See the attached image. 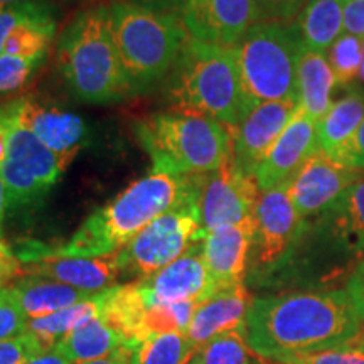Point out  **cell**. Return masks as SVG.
I'll return each instance as SVG.
<instances>
[{"instance_id": "1", "label": "cell", "mask_w": 364, "mask_h": 364, "mask_svg": "<svg viewBox=\"0 0 364 364\" xmlns=\"http://www.w3.org/2000/svg\"><path fill=\"white\" fill-rule=\"evenodd\" d=\"M364 329L346 290H294L253 299L245 336L255 356L272 364L339 348Z\"/></svg>"}, {"instance_id": "2", "label": "cell", "mask_w": 364, "mask_h": 364, "mask_svg": "<svg viewBox=\"0 0 364 364\" xmlns=\"http://www.w3.org/2000/svg\"><path fill=\"white\" fill-rule=\"evenodd\" d=\"M193 191L191 176L150 172L90 215L61 247L29 243L17 250L22 265L44 257H100L124 250L145 226L177 206Z\"/></svg>"}, {"instance_id": "3", "label": "cell", "mask_w": 364, "mask_h": 364, "mask_svg": "<svg viewBox=\"0 0 364 364\" xmlns=\"http://www.w3.org/2000/svg\"><path fill=\"white\" fill-rule=\"evenodd\" d=\"M56 49L59 73L81 102L107 105L130 97L113 43L108 6L76 14L63 31Z\"/></svg>"}, {"instance_id": "4", "label": "cell", "mask_w": 364, "mask_h": 364, "mask_svg": "<svg viewBox=\"0 0 364 364\" xmlns=\"http://www.w3.org/2000/svg\"><path fill=\"white\" fill-rule=\"evenodd\" d=\"M108 16L130 97L152 90L172 71L191 38L181 16L130 0H113Z\"/></svg>"}, {"instance_id": "5", "label": "cell", "mask_w": 364, "mask_h": 364, "mask_svg": "<svg viewBox=\"0 0 364 364\" xmlns=\"http://www.w3.org/2000/svg\"><path fill=\"white\" fill-rule=\"evenodd\" d=\"M134 132L159 174H208L233 159L230 127L199 113L159 112L136 122Z\"/></svg>"}, {"instance_id": "6", "label": "cell", "mask_w": 364, "mask_h": 364, "mask_svg": "<svg viewBox=\"0 0 364 364\" xmlns=\"http://www.w3.org/2000/svg\"><path fill=\"white\" fill-rule=\"evenodd\" d=\"M167 95L174 110L211 117L230 129L248 113L235 49L193 38L169 73Z\"/></svg>"}, {"instance_id": "7", "label": "cell", "mask_w": 364, "mask_h": 364, "mask_svg": "<svg viewBox=\"0 0 364 364\" xmlns=\"http://www.w3.org/2000/svg\"><path fill=\"white\" fill-rule=\"evenodd\" d=\"M300 48L302 39L294 22H257L235 46L248 112L267 102L299 100Z\"/></svg>"}, {"instance_id": "8", "label": "cell", "mask_w": 364, "mask_h": 364, "mask_svg": "<svg viewBox=\"0 0 364 364\" xmlns=\"http://www.w3.org/2000/svg\"><path fill=\"white\" fill-rule=\"evenodd\" d=\"M204 236L193 186L184 201L156 218L118 252L122 273L135 277L136 282L147 280L177 260L194 243L203 241Z\"/></svg>"}, {"instance_id": "9", "label": "cell", "mask_w": 364, "mask_h": 364, "mask_svg": "<svg viewBox=\"0 0 364 364\" xmlns=\"http://www.w3.org/2000/svg\"><path fill=\"white\" fill-rule=\"evenodd\" d=\"M306 220L299 216L289 196V184L263 191L255 208L252 268L265 277L289 262Z\"/></svg>"}, {"instance_id": "10", "label": "cell", "mask_w": 364, "mask_h": 364, "mask_svg": "<svg viewBox=\"0 0 364 364\" xmlns=\"http://www.w3.org/2000/svg\"><path fill=\"white\" fill-rule=\"evenodd\" d=\"M191 179L204 235L255 216L260 189L255 177L241 172L233 159L221 169Z\"/></svg>"}, {"instance_id": "11", "label": "cell", "mask_w": 364, "mask_h": 364, "mask_svg": "<svg viewBox=\"0 0 364 364\" xmlns=\"http://www.w3.org/2000/svg\"><path fill=\"white\" fill-rule=\"evenodd\" d=\"M363 172V169H354L334 161L318 149L287 182L289 196L299 216L302 220L321 216L338 201L346 189L351 188Z\"/></svg>"}, {"instance_id": "12", "label": "cell", "mask_w": 364, "mask_h": 364, "mask_svg": "<svg viewBox=\"0 0 364 364\" xmlns=\"http://www.w3.org/2000/svg\"><path fill=\"white\" fill-rule=\"evenodd\" d=\"M311 225L343 265L354 273L364 260V172Z\"/></svg>"}, {"instance_id": "13", "label": "cell", "mask_w": 364, "mask_h": 364, "mask_svg": "<svg viewBox=\"0 0 364 364\" xmlns=\"http://www.w3.org/2000/svg\"><path fill=\"white\" fill-rule=\"evenodd\" d=\"M181 19L193 39L235 48L257 24L258 14L253 0H188Z\"/></svg>"}, {"instance_id": "14", "label": "cell", "mask_w": 364, "mask_h": 364, "mask_svg": "<svg viewBox=\"0 0 364 364\" xmlns=\"http://www.w3.org/2000/svg\"><path fill=\"white\" fill-rule=\"evenodd\" d=\"M300 107V100L267 102L252 108L240 122L233 135V162L241 172L253 176L273 144L289 125Z\"/></svg>"}, {"instance_id": "15", "label": "cell", "mask_w": 364, "mask_h": 364, "mask_svg": "<svg viewBox=\"0 0 364 364\" xmlns=\"http://www.w3.org/2000/svg\"><path fill=\"white\" fill-rule=\"evenodd\" d=\"M318 149L321 145L317 124L299 107L297 113L255 172L260 193L287 184Z\"/></svg>"}, {"instance_id": "16", "label": "cell", "mask_w": 364, "mask_h": 364, "mask_svg": "<svg viewBox=\"0 0 364 364\" xmlns=\"http://www.w3.org/2000/svg\"><path fill=\"white\" fill-rule=\"evenodd\" d=\"M139 284L142 285L150 304H201L216 294V287L203 258V241L194 243L177 260Z\"/></svg>"}, {"instance_id": "17", "label": "cell", "mask_w": 364, "mask_h": 364, "mask_svg": "<svg viewBox=\"0 0 364 364\" xmlns=\"http://www.w3.org/2000/svg\"><path fill=\"white\" fill-rule=\"evenodd\" d=\"M17 118L49 150L71 164L88 140V129L76 113L56 107H44L31 97L16 100Z\"/></svg>"}, {"instance_id": "18", "label": "cell", "mask_w": 364, "mask_h": 364, "mask_svg": "<svg viewBox=\"0 0 364 364\" xmlns=\"http://www.w3.org/2000/svg\"><path fill=\"white\" fill-rule=\"evenodd\" d=\"M22 275L56 280L88 294H98L115 287L122 275L120 253L100 257H44L22 265Z\"/></svg>"}, {"instance_id": "19", "label": "cell", "mask_w": 364, "mask_h": 364, "mask_svg": "<svg viewBox=\"0 0 364 364\" xmlns=\"http://www.w3.org/2000/svg\"><path fill=\"white\" fill-rule=\"evenodd\" d=\"M255 216L238 225L209 231L203 240V258L216 292L243 284L252 253Z\"/></svg>"}, {"instance_id": "20", "label": "cell", "mask_w": 364, "mask_h": 364, "mask_svg": "<svg viewBox=\"0 0 364 364\" xmlns=\"http://www.w3.org/2000/svg\"><path fill=\"white\" fill-rule=\"evenodd\" d=\"M253 299L245 284L220 290L196 307L188 331L184 332L194 353L208 341L225 332L241 329L247 324V314Z\"/></svg>"}, {"instance_id": "21", "label": "cell", "mask_w": 364, "mask_h": 364, "mask_svg": "<svg viewBox=\"0 0 364 364\" xmlns=\"http://www.w3.org/2000/svg\"><path fill=\"white\" fill-rule=\"evenodd\" d=\"M364 120V88L348 85L317 124L318 145L327 156L343 164L349 144Z\"/></svg>"}, {"instance_id": "22", "label": "cell", "mask_w": 364, "mask_h": 364, "mask_svg": "<svg viewBox=\"0 0 364 364\" xmlns=\"http://www.w3.org/2000/svg\"><path fill=\"white\" fill-rule=\"evenodd\" d=\"M12 108V125L9 135L7 157L21 164L38 179L43 188L51 191L56 182L61 179L70 164H66L61 157H58L53 150H49L33 132L27 130L17 118L16 100L11 102Z\"/></svg>"}, {"instance_id": "23", "label": "cell", "mask_w": 364, "mask_h": 364, "mask_svg": "<svg viewBox=\"0 0 364 364\" xmlns=\"http://www.w3.org/2000/svg\"><path fill=\"white\" fill-rule=\"evenodd\" d=\"M149 307L150 302L139 282L115 285L102 292L100 317L124 338L125 346H132L147 339L144 322Z\"/></svg>"}, {"instance_id": "24", "label": "cell", "mask_w": 364, "mask_h": 364, "mask_svg": "<svg viewBox=\"0 0 364 364\" xmlns=\"http://www.w3.org/2000/svg\"><path fill=\"white\" fill-rule=\"evenodd\" d=\"M7 289L11 290L12 297L19 304L27 318L46 317L95 295L61 282L36 275H21Z\"/></svg>"}, {"instance_id": "25", "label": "cell", "mask_w": 364, "mask_h": 364, "mask_svg": "<svg viewBox=\"0 0 364 364\" xmlns=\"http://www.w3.org/2000/svg\"><path fill=\"white\" fill-rule=\"evenodd\" d=\"M336 83L334 73L329 65L326 53L302 44L297 65V86L300 108L312 118L316 124L326 117L332 105V91Z\"/></svg>"}, {"instance_id": "26", "label": "cell", "mask_w": 364, "mask_h": 364, "mask_svg": "<svg viewBox=\"0 0 364 364\" xmlns=\"http://www.w3.org/2000/svg\"><path fill=\"white\" fill-rule=\"evenodd\" d=\"M100 314H102V292L46 317L29 318L26 332H29L38 341L43 351L48 353L53 351L73 331L100 317Z\"/></svg>"}, {"instance_id": "27", "label": "cell", "mask_w": 364, "mask_h": 364, "mask_svg": "<svg viewBox=\"0 0 364 364\" xmlns=\"http://www.w3.org/2000/svg\"><path fill=\"white\" fill-rule=\"evenodd\" d=\"M294 24L304 46L327 53L344 31L343 0H309Z\"/></svg>"}, {"instance_id": "28", "label": "cell", "mask_w": 364, "mask_h": 364, "mask_svg": "<svg viewBox=\"0 0 364 364\" xmlns=\"http://www.w3.org/2000/svg\"><path fill=\"white\" fill-rule=\"evenodd\" d=\"M122 346H125L124 338L102 317H97L73 331L53 351L65 356L68 361L83 364L110 356Z\"/></svg>"}, {"instance_id": "29", "label": "cell", "mask_w": 364, "mask_h": 364, "mask_svg": "<svg viewBox=\"0 0 364 364\" xmlns=\"http://www.w3.org/2000/svg\"><path fill=\"white\" fill-rule=\"evenodd\" d=\"M125 348L129 364H188L194 354L184 332L149 336Z\"/></svg>"}, {"instance_id": "30", "label": "cell", "mask_w": 364, "mask_h": 364, "mask_svg": "<svg viewBox=\"0 0 364 364\" xmlns=\"http://www.w3.org/2000/svg\"><path fill=\"white\" fill-rule=\"evenodd\" d=\"M253 356L245 327H241L208 341L193 354L188 364H253Z\"/></svg>"}, {"instance_id": "31", "label": "cell", "mask_w": 364, "mask_h": 364, "mask_svg": "<svg viewBox=\"0 0 364 364\" xmlns=\"http://www.w3.org/2000/svg\"><path fill=\"white\" fill-rule=\"evenodd\" d=\"M0 179L6 186L9 206L12 208L36 204L48 194L43 184L29 171L9 157L0 164Z\"/></svg>"}, {"instance_id": "32", "label": "cell", "mask_w": 364, "mask_h": 364, "mask_svg": "<svg viewBox=\"0 0 364 364\" xmlns=\"http://www.w3.org/2000/svg\"><path fill=\"white\" fill-rule=\"evenodd\" d=\"M364 56V39L344 33L331 46L329 65L334 73L336 83L341 86L351 85L359 76Z\"/></svg>"}, {"instance_id": "33", "label": "cell", "mask_w": 364, "mask_h": 364, "mask_svg": "<svg viewBox=\"0 0 364 364\" xmlns=\"http://www.w3.org/2000/svg\"><path fill=\"white\" fill-rule=\"evenodd\" d=\"M46 54L38 56H0V98L24 88L36 70L43 65Z\"/></svg>"}, {"instance_id": "34", "label": "cell", "mask_w": 364, "mask_h": 364, "mask_svg": "<svg viewBox=\"0 0 364 364\" xmlns=\"http://www.w3.org/2000/svg\"><path fill=\"white\" fill-rule=\"evenodd\" d=\"M48 6L49 4L46 0H29V2L0 6V56H2L4 44L12 34V31L31 17L38 16Z\"/></svg>"}, {"instance_id": "35", "label": "cell", "mask_w": 364, "mask_h": 364, "mask_svg": "<svg viewBox=\"0 0 364 364\" xmlns=\"http://www.w3.org/2000/svg\"><path fill=\"white\" fill-rule=\"evenodd\" d=\"M27 316L7 287L0 289V341L19 338L27 329Z\"/></svg>"}, {"instance_id": "36", "label": "cell", "mask_w": 364, "mask_h": 364, "mask_svg": "<svg viewBox=\"0 0 364 364\" xmlns=\"http://www.w3.org/2000/svg\"><path fill=\"white\" fill-rule=\"evenodd\" d=\"M309 0H253L258 22H285L290 24L307 6Z\"/></svg>"}, {"instance_id": "37", "label": "cell", "mask_w": 364, "mask_h": 364, "mask_svg": "<svg viewBox=\"0 0 364 364\" xmlns=\"http://www.w3.org/2000/svg\"><path fill=\"white\" fill-rule=\"evenodd\" d=\"M43 353V348L29 332L19 338L0 341V364H27Z\"/></svg>"}, {"instance_id": "38", "label": "cell", "mask_w": 364, "mask_h": 364, "mask_svg": "<svg viewBox=\"0 0 364 364\" xmlns=\"http://www.w3.org/2000/svg\"><path fill=\"white\" fill-rule=\"evenodd\" d=\"M22 275V263L16 253L0 238V289L9 287Z\"/></svg>"}, {"instance_id": "39", "label": "cell", "mask_w": 364, "mask_h": 364, "mask_svg": "<svg viewBox=\"0 0 364 364\" xmlns=\"http://www.w3.org/2000/svg\"><path fill=\"white\" fill-rule=\"evenodd\" d=\"M344 31L364 39V0H343Z\"/></svg>"}, {"instance_id": "40", "label": "cell", "mask_w": 364, "mask_h": 364, "mask_svg": "<svg viewBox=\"0 0 364 364\" xmlns=\"http://www.w3.org/2000/svg\"><path fill=\"white\" fill-rule=\"evenodd\" d=\"M346 292H348L359 318H361L364 324V260L359 263L351 279L346 284Z\"/></svg>"}, {"instance_id": "41", "label": "cell", "mask_w": 364, "mask_h": 364, "mask_svg": "<svg viewBox=\"0 0 364 364\" xmlns=\"http://www.w3.org/2000/svg\"><path fill=\"white\" fill-rule=\"evenodd\" d=\"M343 164L348 167L364 171V120L361 127L358 129L356 135H354L353 142L349 144L348 150H346Z\"/></svg>"}, {"instance_id": "42", "label": "cell", "mask_w": 364, "mask_h": 364, "mask_svg": "<svg viewBox=\"0 0 364 364\" xmlns=\"http://www.w3.org/2000/svg\"><path fill=\"white\" fill-rule=\"evenodd\" d=\"M11 125H12V108H11V102H9L6 105H0V164L7 159Z\"/></svg>"}, {"instance_id": "43", "label": "cell", "mask_w": 364, "mask_h": 364, "mask_svg": "<svg viewBox=\"0 0 364 364\" xmlns=\"http://www.w3.org/2000/svg\"><path fill=\"white\" fill-rule=\"evenodd\" d=\"M130 2L140 4V6H145L150 9H156V11L179 14L181 16V11L184 9L188 0H130Z\"/></svg>"}, {"instance_id": "44", "label": "cell", "mask_w": 364, "mask_h": 364, "mask_svg": "<svg viewBox=\"0 0 364 364\" xmlns=\"http://www.w3.org/2000/svg\"><path fill=\"white\" fill-rule=\"evenodd\" d=\"M27 364H73V363L68 361L65 356H61V354L56 351H48L33 358Z\"/></svg>"}, {"instance_id": "45", "label": "cell", "mask_w": 364, "mask_h": 364, "mask_svg": "<svg viewBox=\"0 0 364 364\" xmlns=\"http://www.w3.org/2000/svg\"><path fill=\"white\" fill-rule=\"evenodd\" d=\"M83 364H129V358H127V348L125 346H122V348H118L115 353H112L110 356H107L103 359H97V361L83 363Z\"/></svg>"}, {"instance_id": "46", "label": "cell", "mask_w": 364, "mask_h": 364, "mask_svg": "<svg viewBox=\"0 0 364 364\" xmlns=\"http://www.w3.org/2000/svg\"><path fill=\"white\" fill-rule=\"evenodd\" d=\"M7 208H9L7 189H6V186H4L2 179H0V238H2V228H4V220H6Z\"/></svg>"}, {"instance_id": "47", "label": "cell", "mask_w": 364, "mask_h": 364, "mask_svg": "<svg viewBox=\"0 0 364 364\" xmlns=\"http://www.w3.org/2000/svg\"><path fill=\"white\" fill-rule=\"evenodd\" d=\"M21 2H29V0H0V6H7V4H21Z\"/></svg>"}, {"instance_id": "48", "label": "cell", "mask_w": 364, "mask_h": 364, "mask_svg": "<svg viewBox=\"0 0 364 364\" xmlns=\"http://www.w3.org/2000/svg\"><path fill=\"white\" fill-rule=\"evenodd\" d=\"M359 76H361V80L364 81V56H363V66H361V73H359Z\"/></svg>"}, {"instance_id": "49", "label": "cell", "mask_w": 364, "mask_h": 364, "mask_svg": "<svg viewBox=\"0 0 364 364\" xmlns=\"http://www.w3.org/2000/svg\"><path fill=\"white\" fill-rule=\"evenodd\" d=\"M265 364H267V363H265ZM268 364H272V363H268Z\"/></svg>"}]
</instances>
